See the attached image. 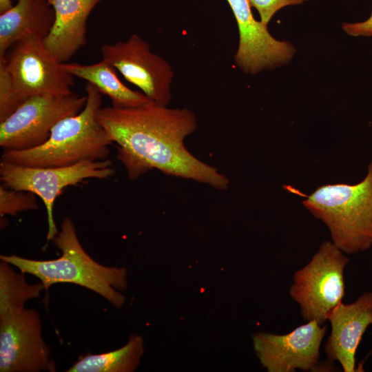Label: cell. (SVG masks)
Instances as JSON below:
<instances>
[{"label": "cell", "instance_id": "1", "mask_svg": "<svg viewBox=\"0 0 372 372\" xmlns=\"http://www.w3.org/2000/svg\"><path fill=\"white\" fill-rule=\"evenodd\" d=\"M99 123L117 144V158L131 180L149 169L192 179L220 190L228 188V178L193 156L184 145L197 123L187 108H169L152 102L133 107H101Z\"/></svg>", "mask_w": 372, "mask_h": 372}, {"label": "cell", "instance_id": "2", "mask_svg": "<svg viewBox=\"0 0 372 372\" xmlns=\"http://www.w3.org/2000/svg\"><path fill=\"white\" fill-rule=\"evenodd\" d=\"M52 241L62 253L58 258L39 260L12 254L1 255L0 259L38 278L45 289L56 283H72L99 294L117 308L125 304V297L118 290L127 288L126 269L104 266L92 258L80 243L70 217L63 220Z\"/></svg>", "mask_w": 372, "mask_h": 372}, {"label": "cell", "instance_id": "3", "mask_svg": "<svg viewBox=\"0 0 372 372\" xmlns=\"http://www.w3.org/2000/svg\"><path fill=\"white\" fill-rule=\"evenodd\" d=\"M85 92L87 101L82 110L58 122L45 143L26 150H3L1 161L22 166L57 167L107 159L113 142L96 118L101 93L90 83Z\"/></svg>", "mask_w": 372, "mask_h": 372}, {"label": "cell", "instance_id": "4", "mask_svg": "<svg viewBox=\"0 0 372 372\" xmlns=\"http://www.w3.org/2000/svg\"><path fill=\"white\" fill-rule=\"evenodd\" d=\"M302 204L329 228L333 243L354 254L372 246V161L356 184H327L306 196Z\"/></svg>", "mask_w": 372, "mask_h": 372}, {"label": "cell", "instance_id": "5", "mask_svg": "<svg viewBox=\"0 0 372 372\" xmlns=\"http://www.w3.org/2000/svg\"><path fill=\"white\" fill-rule=\"evenodd\" d=\"M349 260L333 242L326 240L310 262L295 272L289 293L305 320L323 325L329 312L342 300L344 270Z\"/></svg>", "mask_w": 372, "mask_h": 372}, {"label": "cell", "instance_id": "6", "mask_svg": "<svg viewBox=\"0 0 372 372\" xmlns=\"http://www.w3.org/2000/svg\"><path fill=\"white\" fill-rule=\"evenodd\" d=\"M87 96L40 94L31 96L0 122L3 150H26L45 143L52 129L62 119L84 107Z\"/></svg>", "mask_w": 372, "mask_h": 372}, {"label": "cell", "instance_id": "7", "mask_svg": "<svg viewBox=\"0 0 372 372\" xmlns=\"http://www.w3.org/2000/svg\"><path fill=\"white\" fill-rule=\"evenodd\" d=\"M110 160L83 161L71 166L39 167L19 165L1 161L0 180L4 187L30 192L43 202L48 225L47 240H52L59 231L53 214L56 198L68 186L87 178L103 179L114 176Z\"/></svg>", "mask_w": 372, "mask_h": 372}, {"label": "cell", "instance_id": "8", "mask_svg": "<svg viewBox=\"0 0 372 372\" xmlns=\"http://www.w3.org/2000/svg\"><path fill=\"white\" fill-rule=\"evenodd\" d=\"M5 56L12 88L20 103L40 94H72L73 76L45 48L43 39L32 35L16 42Z\"/></svg>", "mask_w": 372, "mask_h": 372}, {"label": "cell", "instance_id": "9", "mask_svg": "<svg viewBox=\"0 0 372 372\" xmlns=\"http://www.w3.org/2000/svg\"><path fill=\"white\" fill-rule=\"evenodd\" d=\"M37 310L25 307L0 316V371H55Z\"/></svg>", "mask_w": 372, "mask_h": 372}, {"label": "cell", "instance_id": "10", "mask_svg": "<svg viewBox=\"0 0 372 372\" xmlns=\"http://www.w3.org/2000/svg\"><path fill=\"white\" fill-rule=\"evenodd\" d=\"M102 59L118 70L153 102L167 105L172 98L174 72L169 63L153 53L149 44L136 34L125 41L101 46Z\"/></svg>", "mask_w": 372, "mask_h": 372}, {"label": "cell", "instance_id": "11", "mask_svg": "<svg viewBox=\"0 0 372 372\" xmlns=\"http://www.w3.org/2000/svg\"><path fill=\"white\" fill-rule=\"evenodd\" d=\"M327 326L309 321L285 335L257 333L253 336L255 351L269 372L315 369Z\"/></svg>", "mask_w": 372, "mask_h": 372}, {"label": "cell", "instance_id": "12", "mask_svg": "<svg viewBox=\"0 0 372 372\" xmlns=\"http://www.w3.org/2000/svg\"><path fill=\"white\" fill-rule=\"evenodd\" d=\"M236 19L239 45L234 56L237 66L244 72L256 74L287 63L295 49L287 41L274 39L267 25L255 19L249 0H227Z\"/></svg>", "mask_w": 372, "mask_h": 372}, {"label": "cell", "instance_id": "13", "mask_svg": "<svg viewBox=\"0 0 372 372\" xmlns=\"http://www.w3.org/2000/svg\"><path fill=\"white\" fill-rule=\"evenodd\" d=\"M331 332L325 343L328 358L338 361L343 371L353 372L355 353L362 338L372 326V292L362 293L355 302L338 303L328 314Z\"/></svg>", "mask_w": 372, "mask_h": 372}, {"label": "cell", "instance_id": "14", "mask_svg": "<svg viewBox=\"0 0 372 372\" xmlns=\"http://www.w3.org/2000/svg\"><path fill=\"white\" fill-rule=\"evenodd\" d=\"M48 1L54 21L43 43L59 61L65 63L86 45L88 17L101 0Z\"/></svg>", "mask_w": 372, "mask_h": 372}, {"label": "cell", "instance_id": "15", "mask_svg": "<svg viewBox=\"0 0 372 372\" xmlns=\"http://www.w3.org/2000/svg\"><path fill=\"white\" fill-rule=\"evenodd\" d=\"M54 21V11L48 0H17L8 12L0 14V59L16 42L36 35L43 39Z\"/></svg>", "mask_w": 372, "mask_h": 372}, {"label": "cell", "instance_id": "16", "mask_svg": "<svg viewBox=\"0 0 372 372\" xmlns=\"http://www.w3.org/2000/svg\"><path fill=\"white\" fill-rule=\"evenodd\" d=\"M63 66L73 76L86 81L107 95L113 107H133L153 102L142 92L133 90L123 84L116 69L105 60L90 65L63 63Z\"/></svg>", "mask_w": 372, "mask_h": 372}, {"label": "cell", "instance_id": "17", "mask_svg": "<svg viewBox=\"0 0 372 372\" xmlns=\"http://www.w3.org/2000/svg\"><path fill=\"white\" fill-rule=\"evenodd\" d=\"M142 336L132 334L121 348L101 354H87L79 358L68 372H132L144 353Z\"/></svg>", "mask_w": 372, "mask_h": 372}, {"label": "cell", "instance_id": "18", "mask_svg": "<svg viewBox=\"0 0 372 372\" xmlns=\"http://www.w3.org/2000/svg\"><path fill=\"white\" fill-rule=\"evenodd\" d=\"M12 265L0 262V316L24 307L30 299L37 298L45 289L41 282L28 284L23 273H17Z\"/></svg>", "mask_w": 372, "mask_h": 372}, {"label": "cell", "instance_id": "19", "mask_svg": "<svg viewBox=\"0 0 372 372\" xmlns=\"http://www.w3.org/2000/svg\"><path fill=\"white\" fill-rule=\"evenodd\" d=\"M35 194L25 191L0 187V216H15L19 212L38 209Z\"/></svg>", "mask_w": 372, "mask_h": 372}, {"label": "cell", "instance_id": "20", "mask_svg": "<svg viewBox=\"0 0 372 372\" xmlns=\"http://www.w3.org/2000/svg\"><path fill=\"white\" fill-rule=\"evenodd\" d=\"M19 105L14 93L6 59H0V122L9 116Z\"/></svg>", "mask_w": 372, "mask_h": 372}, {"label": "cell", "instance_id": "21", "mask_svg": "<svg viewBox=\"0 0 372 372\" xmlns=\"http://www.w3.org/2000/svg\"><path fill=\"white\" fill-rule=\"evenodd\" d=\"M305 0H249L251 6L255 8L260 17V21L267 25L272 17L280 9L304 3Z\"/></svg>", "mask_w": 372, "mask_h": 372}, {"label": "cell", "instance_id": "22", "mask_svg": "<svg viewBox=\"0 0 372 372\" xmlns=\"http://www.w3.org/2000/svg\"><path fill=\"white\" fill-rule=\"evenodd\" d=\"M342 27L344 32L351 36H372V12L370 17L366 21L353 23H344Z\"/></svg>", "mask_w": 372, "mask_h": 372}, {"label": "cell", "instance_id": "23", "mask_svg": "<svg viewBox=\"0 0 372 372\" xmlns=\"http://www.w3.org/2000/svg\"><path fill=\"white\" fill-rule=\"evenodd\" d=\"M13 6L11 0H0V14L10 10Z\"/></svg>", "mask_w": 372, "mask_h": 372}]
</instances>
